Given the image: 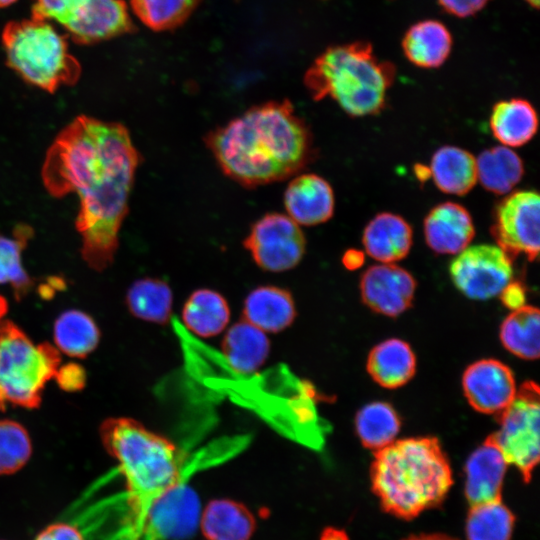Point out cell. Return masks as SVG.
Returning <instances> with one entry per match:
<instances>
[{"label":"cell","instance_id":"obj_29","mask_svg":"<svg viewBox=\"0 0 540 540\" xmlns=\"http://www.w3.org/2000/svg\"><path fill=\"white\" fill-rule=\"evenodd\" d=\"M539 330V310L523 305L505 318L500 328V339L512 354L521 359L535 360L539 357Z\"/></svg>","mask_w":540,"mask_h":540},{"label":"cell","instance_id":"obj_12","mask_svg":"<svg viewBox=\"0 0 540 540\" xmlns=\"http://www.w3.org/2000/svg\"><path fill=\"white\" fill-rule=\"evenodd\" d=\"M540 199L536 191L509 194L495 208L491 234L511 258L534 261L539 253Z\"/></svg>","mask_w":540,"mask_h":540},{"label":"cell","instance_id":"obj_21","mask_svg":"<svg viewBox=\"0 0 540 540\" xmlns=\"http://www.w3.org/2000/svg\"><path fill=\"white\" fill-rule=\"evenodd\" d=\"M199 523L206 540H250L256 529L251 511L230 499L210 501Z\"/></svg>","mask_w":540,"mask_h":540},{"label":"cell","instance_id":"obj_38","mask_svg":"<svg viewBox=\"0 0 540 540\" xmlns=\"http://www.w3.org/2000/svg\"><path fill=\"white\" fill-rule=\"evenodd\" d=\"M489 0H438L440 6L449 14L465 18L482 10Z\"/></svg>","mask_w":540,"mask_h":540},{"label":"cell","instance_id":"obj_22","mask_svg":"<svg viewBox=\"0 0 540 540\" xmlns=\"http://www.w3.org/2000/svg\"><path fill=\"white\" fill-rule=\"evenodd\" d=\"M452 36L437 20H423L412 25L404 35L402 48L406 58L421 68H437L449 57Z\"/></svg>","mask_w":540,"mask_h":540},{"label":"cell","instance_id":"obj_14","mask_svg":"<svg viewBox=\"0 0 540 540\" xmlns=\"http://www.w3.org/2000/svg\"><path fill=\"white\" fill-rule=\"evenodd\" d=\"M415 290L414 277L393 263L369 267L360 280L363 302L373 311L390 317H396L410 307Z\"/></svg>","mask_w":540,"mask_h":540},{"label":"cell","instance_id":"obj_36","mask_svg":"<svg viewBox=\"0 0 540 540\" xmlns=\"http://www.w3.org/2000/svg\"><path fill=\"white\" fill-rule=\"evenodd\" d=\"M30 454L31 442L26 430L16 422L0 421V474L16 472Z\"/></svg>","mask_w":540,"mask_h":540},{"label":"cell","instance_id":"obj_11","mask_svg":"<svg viewBox=\"0 0 540 540\" xmlns=\"http://www.w3.org/2000/svg\"><path fill=\"white\" fill-rule=\"evenodd\" d=\"M243 244L254 262L269 272L294 268L301 261L306 247L299 225L281 213H268L258 219Z\"/></svg>","mask_w":540,"mask_h":540},{"label":"cell","instance_id":"obj_32","mask_svg":"<svg viewBox=\"0 0 540 540\" xmlns=\"http://www.w3.org/2000/svg\"><path fill=\"white\" fill-rule=\"evenodd\" d=\"M53 335L60 351L74 357L87 355L99 341L95 322L79 310L63 312L54 323Z\"/></svg>","mask_w":540,"mask_h":540},{"label":"cell","instance_id":"obj_18","mask_svg":"<svg viewBox=\"0 0 540 540\" xmlns=\"http://www.w3.org/2000/svg\"><path fill=\"white\" fill-rule=\"evenodd\" d=\"M132 22L122 0H89L80 16L66 28L71 38L91 44L130 31Z\"/></svg>","mask_w":540,"mask_h":540},{"label":"cell","instance_id":"obj_35","mask_svg":"<svg viewBox=\"0 0 540 540\" xmlns=\"http://www.w3.org/2000/svg\"><path fill=\"white\" fill-rule=\"evenodd\" d=\"M199 0H131L138 18L153 30H167L181 24Z\"/></svg>","mask_w":540,"mask_h":540},{"label":"cell","instance_id":"obj_3","mask_svg":"<svg viewBox=\"0 0 540 540\" xmlns=\"http://www.w3.org/2000/svg\"><path fill=\"white\" fill-rule=\"evenodd\" d=\"M370 475L383 510L405 520L441 504L453 484L449 461L433 437L394 440L375 452Z\"/></svg>","mask_w":540,"mask_h":540},{"label":"cell","instance_id":"obj_9","mask_svg":"<svg viewBox=\"0 0 540 540\" xmlns=\"http://www.w3.org/2000/svg\"><path fill=\"white\" fill-rule=\"evenodd\" d=\"M499 429L490 435L508 465L515 466L529 482L539 462V388L524 383L512 402L498 415Z\"/></svg>","mask_w":540,"mask_h":540},{"label":"cell","instance_id":"obj_24","mask_svg":"<svg viewBox=\"0 0 540 540\" xmlns=\"http://www.w3.org/2000/svg\"><path fill=\"white\" fill-rule=\"evenodd\" d=\"M490 128L493 136L505 146H522L536 134V110L522 98L499 101L492 108Z\"/></svg>","mask_w":540,"mask_h":540},{"label":"cell","instance_id":"obj_30","mask_svg":"<svg viewBox=\"0 0 540 540\" xmlns=\"http://www.w3.org/2000/svg\"><path fill=\"white\" fill-rule=\"evenodd\" d=\"M126 303L139 319L166 324L171 317L173 294L170 286L158 278H142L127 291Z\"/></svg>","mask_w":540,"mask_h":540},{"label":"cell","instance_id":"obj_17","mask_svg":"<svg viewBox=\"0 0 540 540\" xmlns=\"http://www.w3.org/2000/svg\"><path fill=\"white\" fill-rule=\"evenodd\" d=\"M474 235L471 215L458 203H441L425 217V241L435 253L457 254L470 244Z\"/></svg>","mask_w":540,"mask_h":540},{"label":"cell","instance_id":"obj_40","mask_svg":"<svg viewBox=\"0 0 540 540\" xmlns=\"http://www.w3.org/2000/svg\"><path fill=\"white\" fill-rule=\"evenodd\" d=\"M500 298L507 307L515 310L525 305V289L519 282H510L500 293Z\"/></svg>","mask_w":540,"mask_h":540},{"label":"cell","instance_id":"obj_23","mask_svg":"<svg viewBox=\"0 0 540 540\" xmlns=\"http://www.w3.org/2000/svg\"><path fill=\"white\" fill-rule=\"evenodd\" d=\"M269 351L266 332L243 319L232 325L222 340V352L229 366L241 374L255 372L265 362Z\"/></svg>","mask_w":540,"mask_h":540},{"label":"cell","instance_id":"obj_27","mask_svg":"<svg viewBox=\"0 0 540 540\" xmlns=\"http://www.w3.org/2000/svg\"><path fill=\"white\" fill-rule=\"evenodd\" d=\"M182 319L194 334L204 338L213 337L227 326L229 305L220 293L207 288L198 289L186 300Z\"/></svg>","mask_w":540,"mask_h":540},{"label":"cell","instance_id":"obj_7","mask_svg":"<svg viewBox=\"0 0 540 540\" xmlns=\"http://www.w3.org/2000/svg\"><path fill=\"white\" fill-rule=\"evenodd\" d=\"M59 359L48 345L35 344L10 323L0 329V403L34 407Z\"/></svg>","mask_w":540,"mask_h":540},{"label":"cell","instance_id":"obj_46","mask_svg":"<svg viewBox=\"0 0 540 540\" xmlns=\"http://www.w3.org/2000/svg\"><path fill=\"white\" fill-rule=\"evenodd\" d=\"M2 307H3V304L0 303V312L2 311ZM1 325H2V324H0V329H1Z\"/></svg>","mask_w":540,"mask_h":540},{"label":"cell","instance_id":"obj_44","mask_svg":"<svg viewBox=\"0 0 540 540\" xmlns=\"http://www.w3.org/2000/svg\"><path fill=\"white\" fill-rule=\"evenodd\" d=\"M531 7L537 9L539 7L540 0H525Z\"/></svg>","mask_w":540,"mask_h":540},{"label":"cell","instance_id":"obj_1","mask_svg":"<svg viewBox=\"0 0 540 540\" xmlns=\"http://www.w3.org/2000/svg\"><path fill=\"white\" fill-rule=\"evenodd\" d=\"M140 160L124 125L86 115L69 123L46 153L44 186L55 197H79L81 254L95 270L113 262Z\"/></svg>","mask_w":540,"mask_h":540},{"label":"cell","instance_id":"obj_42","mask_svg":"<svg viewBox=\"0 0 540 540\" xmlns=\"http://www.w3.org/2000/svg\"><path fill=\"white\" fill-rule=\"evenodd\" d=\"M403 540H457L441 534H420L407 537Z\"/></svg>","mask_w":540,"mask_h":540},{"label":"cell","instance_id":"obj_20","mask_svg":"<svg viewBox=\"0 0 540 540\" xmlns=\"http://www.w3.org/2000/svg\"><path fill=\"white\" fill-rule=\"evenodd\" d=\"M243 320L264 332L276 333L289 327L295 319L296 308L291 293L277 286H260L246 297Z\"/></svg>","mask_w":540,"mask_h":540},{"label":"cell","instance_id":"obj_37","mask_svg":"<svg viewBox=\"0 0 540 540\" xmlns=\"http://www.w3.org/2000/svg\"><path fill=\"white\" fill-rule=\"evenodd\" d=\"M89 0H34L33 17L53 20L65 29L83 12Z\"/></svg>","mask_w":540,"mask_h":540},{"label":"cell","instance_id":"obj_26","mask_svg":"<svg viewBox=\"0 0 540 540\" xmlns=\"http://www.w3.org/2000/svg\"><path fill=\"white\" fill-rule=\"evenodd\" d=\"M429 169L437 188L447 194L465 195L477 181L476 159L456 146L446 145L435 151Z\"/></svg>","mask_w":540,"mask_h":540},{"label":"cell","instance_id":"obj_16","mask_svg":"<svg viewBox=\"0 0 540 540\" xmlns=\"http://www.w3.org/2000/svg\"><path fill=\"white\" fill-rule=\"evenodd\" d=\"M507 462L489 436L468 458L465 496L469 506L502 500Z\"/></svg>","mask_w":540,"mask_h":540},{"label":"cell","instance_id":"obj_28","mask_svg":"<svg viewBox=\"0 0 540 540\" xmlns=\"http://www.w3.org/2000/svg\"><path fill=\"white\" fill-rule=\"evenodd\" d=\"M477 179L489 192L509 193L522 179L524 165L517 153L506 146H495L480 153L476 160Z\"/></svg>","mask_w":540,"mask_h":540},{"label":"cell","instance_id":"obj_6","mask_svg":"<svg viewBox=\"0 0 540 540\" xmlns=\"http://www.w3.org/2000/svg\"><path fill=\"white\" fill-rule=\"evenodd\" d=\"M8 65L28 83L55 92L73 85L81 67L66 39L48 21L31 17L8 23L2 34Z\"/></svg>","mask_w":540,"mask_h":540},{"label":"cell","instance_id":"obj_45","mask_svg":"<svg viewBox=\"0 0 540 540\" xmlns=\"http://www.w3.org/2000/svg\"><path fill=\"white\" fill-rule=\"evenodd\" d=\"M15 1L16 0H0V7L8 6V5L12 4Z\"/></svg>","mask_w":540,"mask_h":540},{"label":"cell","instance_id":"obj_31","mask_svg":"<svg viewBox=\"0 0 540 540\" xmlns=\"http://www.w3.org/2000/svg\"><path fill=\"white\" fill-rule=\"evenodd\" d=\"M400 424L394 408L379 401L365 405L355 419L356 432L362 444L375 452L394 441Z\"/></svg>","mask_w":540,"mask_h":540},{"label":"cell","instance_id":"obj_25","mask_svg":"<svg viewBox=\"0 0 540 540\" xmlns=\"http://www.w3.org/2000/svg\"><path fill=\"white\" fill-rule=\"evenodd\" d=\"M416 358L408 343L400 339H388L376 345L370 352L367 370L373 380L385 388H398L414 375Z\"/></svg>","mask_w":540,"mask_h":540},{"label":"cell","instance_id":"obj_34","mask_svg":"<svg viewBox=\"0 0 540 540\" xmlns=\"http://www.w3.org/2000/svg\"><path fill=\"white\" fill-rule=\"evenodd\" d=\"M31 234L29 226L19 225L13 237L0 235V285L10 284L18 295L25 292L31 283L21 261L22 251Z\"/></svg>","mask_w":540,"mask_h":540},{"label":"cell","instance_id":"obj_19","mask_svg":"<svg viewBox=\"0 0 540 540\" xmlns=\"http://www.w3.org/2000/svg\"><path fill=\"white\" fill-rule=\"evenodd\" d=\"M412 238V228L404 218L383 212L366 225L362 242L366 253L373 259L394 263L408 255Z\"/></svg>","mask_w":540,"mask_h":540},{"label":"cell","instance_id":"obj_8","mask_svg":"<svg viewBox=\"0 0 540 540\" xmlns=\"http://www.w3.org/2000/svg\"><path fill=\"white\" fill-rule=\"evenodd\" d=\"M199 519V498L182 480L127 517L119 540H182L194 533Z\"/></svg>","mask_w":540,"mask_h":540},{"label":"cell","instance_id":"obj_39","mask_svg":"<svg viewBox=\"0 0 540 540\" xmlns=\"http://www.w3.org/2000/svg\"><path fill=\"white\" fill-rule=\"evenodd\" d=\"M35 540H84V538L77 527L60 522L47 526Z\"/></svg>","mask_w":540,"mask_h":540},{"label":"cell","instance_id":"obj_43","mask_svg":"<svg viewBox=\"0 0 540 540\" xmlns=\"http://www.w3.org/2000/svg\"><path fill=\"white\" fill-rule=\"evenodd\" d=\"M415 174L421 182L426 181L428 177L431 176L429 167L422 164L415 166Z\"/></svg>","mask_w":540,"mask_h":540},{"label":"cell","instance_id":"obj_15","mask_svg":"<svg viewBox=\"0 0 540 540\" xmlns=\"http://www.w3.org/2000/svg\"><path fill=\"white\" fill-rule=\"evenodd\" d=\"M284 206L288 216L298 225H318L333 216L334 193L330 184L319 175H297L285 190Z\"/></svg>","mask_w":540,"mask_h":540},{"label":"cell","instance_id":"obj_5","mask_svg":"<svg viewBox=\"0 0 540 540\" xmlns=\"http://www.w3.org/2000/svg\"><path fill=\"white\" fill-rule=\"evenodd\" d=\"M395 74L393 64L358 41L327 49L307 71L305 84L315 100L330 97L348 115L362 117L384 108Z\"/></svg>","mask_w":540,"mask_h":540},{"label":"cell","instance_id":"obj_33","mask_svg":"<svg viewBox=\"0 0 540 540\" xmlns=\"http://www.w3.org/2000/svg\"><path fill=\"white\" fill-rule=\"evenodd\" d=\"M515 517L502 500L470 506L467 540H510Z\"/></svg>","mask_w":540,"mask_h":540},{"label":"cell","instance_id":"obj_2","mask_svg":"<svg viewBox=\"0 0 540 540\" xmlns=\"http://www.w3.org/2000/svg\"><path fill=\"white\" fill-rule=\"evenodd\" d=\"M204 140L223 173L250 188L296 175L316 154L310 129L286 100L251 107Z\"/></svg>","mask_w":540,"mask_h":540},{"label":"cell","instance_id":"obj_10","mask_svg":"<svg viewBox=\"0 0 540 540\" xmlns=\"http://www.w3.org/2000/svg\"><path fill=\"white\" fill-rule=\"evenodd\" d=\"M449 272L454 285L468 298L488 300L512 281V258L499 246L479 244L458 253Z\"/></svg>","mask_w":540,"mask_h":540},{"label":"cell","instance_id":"obj_41","mask_svg":"<svg viewBox=\"0 0 540 540\" xmlns=\"http://www.w3.org/2000/svg\"><path fill=\"white\" fill-rule=\"evenodd\" d=\"M342 262L347 269H357L364 262V254L355 249L347 250L343 255Z\"/></svg>","mask_w":540,"mask_h":540},{"label":"cell","instance_id":"obj_13","mask_svg":"<svg viewBox=\"0 0 540 540\" xmlns=\"http://www.w3.org/2000/svg\"><path fill=\"white\" fill-rule=\"evenodd\" d=\"M462 386L469 404L485 414L499 415L517 392L511 369L495 359L471 364L463 374Z\"/></svg>","mask_w":540,"mask_h":540},{"label":"cell","instance_id":"obj_4","mask_svg":"<svg viewBox=\"0 0 540 540\" xmlns=\"http://www.w3.org/2000/svg\"><path fill=\"white\" fill-rule=\"evenodd\" d=\"M103 443L116 459L127 491V516L182 480H187L180 451L167 438L128 418L108 420L101 428Z\"/></svg>","mask_w":540,"mask_h":540}]
</instances>
